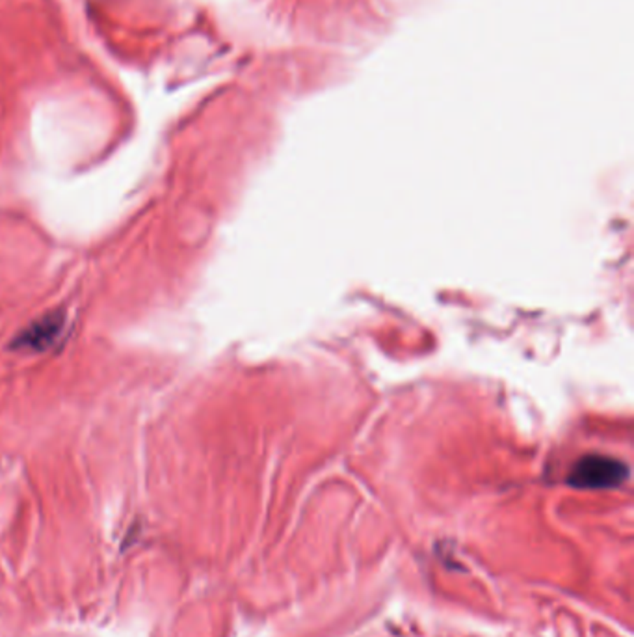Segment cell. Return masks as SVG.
Masks as SVG:
<instances>
[{
  "label": "cell",
  "instance_id": "6da1fadb",
  "mask_svg": "<svg viewBox=\"0 0 634 637\" xmlns=\"http://www.w3.org/2000/svg\"><path fill=\"white\" fill-rule=\"evenodd\" d=\"M629 479V466L625 462L605 455L582 456L568 475V483L575 489L603 490L616 489Z\"/></svg>",
  "mask_w": 634,
  "mask_h": 637
}]
</instances>
